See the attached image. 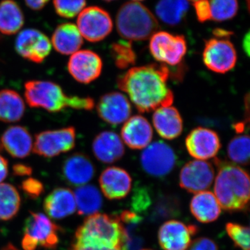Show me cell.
Here are the masks:
<instances>
[{
    "mask_svg": "<svg viewBox=\"0 0 250 250\" xmlns=\"http://www.w3.org/2000/svg\"><path fill=\"white\" fill-rule=\"evenodd\" d=\"M187 250H219L213 240L206 237L197 238L192 241Z\"/></svg>",
    "mask_w": 250,
    "mask_h": 250,
    "instance_id": "41",
    "label": "cell"
},
{
    "mask_svg": "<svg viewBox=\"0 0 250 250\" xmlns=\"http://www.w3.org/2000/svg\"><path fill=\"white\" fill-rule=\"evenodd\" d=\"M188 152L196 160L215 157L221 147L220 137L213 130L205 127L192 129L186 138Z\"/></svg>",
    "mask_w": 250,
    "mask_h": 250,
    "instance_id": "16",
    "label": "cell"
},
{
    "mask_svg": "<svg viewBox=\"0 0 250 250\" xmlns=\"http://www.w3.org/2000/svg\"><path fill=\"white\" fill-rule=\"evenodd\" d=\"M103 62L98 54L89 50H79L72 54L68 62L67 70L77 82L88 84L101 75Z\"/></svg>",
    "mask_w": 250,
    "mask_h": 250,
    "instance_id": "14",
    "label": "cell"
},
{
    "mask_svg": "<svg viewBox=\"0 0 250 250\" xmlns=\"http://www.w3.org/2000/svg\"><path fill=\"white\" fill-rule=\"evenodd\" d=\"M189 7L188 0H159L156 6V14L163 22L175 26L183 21Z\"/></svg>",
    "mask_w": 250,
    "mask_h": 250,
    "instance_id": "31",
    "label": "cell"
},
{
    "mask_svg": "<svg viewBox=\"0 0 250 250\" xmlns=\"http://www.w3.org/2000/svg\"><path fill=\"white\" fill-rule=\"evenodd\" d=\"M49 0H24L28 7L34 11H39L42 9Z\"/></svg>",
    "mask_w": 250,
    "mask_h": 250,
    "instance_id": "44",
    "label": "cell"
},
{
    "mask_svg": "<svg viewBox=\"0 0 250 250\" xmlns=\"http://www.w3.org/2000/svg\"><path fill=\"white\" fill-rule=\"evenodd\" d=\"M62 173L67 183L82 187L93 178L95 166L88 156L83 153H75L64 161Z\"/></svg>",
    "mask_w": 250,
    "mask_h": 250,
    "instance_id": "19",
    "label": "cell"
},
{
    "mask_svg": "<svg viewBox=\"0 0 250 250\" xmlns=\"http://www.w3.org/2000/svg\"><path fill=\"white\" fill-rule=\"evenodd\" d=\"M188 1H192V2H195V1H198V0H188Z\"/></svg>",
    "mask_w": 250,
    "mask_h": 250,
    "instance_id": "50",
    "label": "cell"
},
{
    "mask_svg": "<svg viewBox=\"0 0 250 250\" xmlns=\"http://www.w3.org/2000/svg\"><path fill=\"white\" fill-rule=\"evenodd\" d=\"M24 98L31 108L58 113L67 108L90 111L95 106L90 97L68 96L62 87L49 81L30 80L24 83Z\"/></svg>",
    "mask_w": 250,
    "mask_h": 250,
    "instance_id": "4",
    "label": "cell"
},
{
    "mask_svg": "<svg viewBox=\"0 0 250 250\" xmlns=\"http://www.w3.org/2000/svg\"><path fill=\"white\" fill-rule=\"evenodd\" d=\"M210 9V20L223 22L232 19L238 11V0H208Z\"/></svg>",
    "mask_w": 250,
    "mask_h": 250,
    "instance_id": "36",
    "label": "cell"
},
{
    "mask_svg": "<svg viewBox=\"0 0 250 250\" xmlns=\"http://www.w3.org/2000/svg\"><path fill=\"white\" fill-rule=\"evenodd\" d=\"M113 27L110 15L98 6L82 10L77 18V28L81 35L91 42L103 41L111 34Z\"/></svg>",
    "mask_w": 250,
    "mask_h": 250,
    "instance_id": "9",
    "label": "cell"
},
{
    "mask_svg": "<svg viewBox=\"0 0 250 250\" xmlns=\"http://www.w3.org/2000/svg\"><path fill=\"white\" fill-rule=\"evenodd\" d=\"M192 215L202 223L214 222L221 213V207L214 194L210 191L196 193L190 204Z\"/></svg>",
    "mask_w": 250,
    "mask_h": 250,
    "instance_id": "26",
    "label": "cell"
},
{
    "mask_svg": "<svg viewBox=\"0 0 250 250\" xmlns=\"http://www.w3.org/2000/svg\"><path fill=\"white\" fill-rule=\"evenodd\" d=\"M111 52L118 68L126 69L136 63V54L129 41H119L112 44Z\"/></svg>",
    "mask_w": 250,
    "mask_h": 250,
    "instance_id": "35",
    "label": "cell"
},
{
    "mask_svg": "<svg viewBox=\"0 0 250 250\" xmlns=\"http://www.w3.org/2000/svg\"><path fill=\"white\" fill-rule=\"evenodd\" d=\"M153 125L161 138L173 140L182 134L183 120L178 110L172 106L156 109L152 116Z\"/></svg>",
    "mask_w": 250,
    "mask_h": 250,
    "instance_id": "24",
    "label": "cell"
},
{
    "mask_svg": "<svg viewBox=\"0 0 250 250\" xmlns=\"http://www.w3.org/2000/svg\"><path fill=\"white\" fill-rule=\"evenodd\" d=\"M70 250H126L119 217L97 213L77 228Z\"/></svg>",
    "mask_w": 250,
    "mask_h": 250,
    "instance_id": "2",
    "label": "cell"
},
{
    "mask_svg": "<svg viewBox=\"0 0 250 250\" xmlns=\"http://www.w3.org/2000/svg\"><path fill=\"white\" fill-rule=\"evenodd\" d=\"M194 7L199 22H205L210 21L211 16L208 0H198L194 2Z\"/></svg>",
    "mask_w": 250,
    "mask_h": 250,
    "instance_id": "40",
    "label": "cell"
},
{
    "mask_svg": "<svg viewBox=\"0 0 250 250\" xmlns=\"http://www.w3.org/2000/svg\"><path fill=\"white\" fill-rule=\"evenodd\" d=\"M15 47L17 53L22 58L41 63L50 54L52 43L49 38L41 31L27 29L18 34Z\"/></svg>",
    "mask_w": 250,
    "mask_h": 250,
    "instance_id": "12",
    "label": "cell"
},
{
    "mask_svg": "<svg viewBox=\"0 0 250 250\" xmlns=\"http://www.w3.org/2000/svg\"><path fill=\"white\" fill-rule=\"evenodd\" d=\"M213 166L206 161L193 160L184 165L179 174V186L191 193L206 191L213 184Z\"/></svg>",
    "mask_w": 250,
    "mask_h": 250,
    "instance_id": "13",
    "label": "cell"
},
{
    "mask_svg": "<svg viewBox=\"0 0 250 250\" xmlns=\"http://www.w3.org/2000/svg\"><path fill=\"white\" fill-rule=\"evenodd\" d=\"M104 1H115V0H104Z\"/></svg>",
    "mask_w": 250,
    "mask_h": 250,
    "instance_id": "51",
    "label": "cell"
},
{
    "mask_svg": "<svg viewBox=\"0 0 250 250\" xmlns=\"http://www.w3.org/2000/svg\"><path fill=\"white\" fill-rule=\"evenodd\" d=\"M99 182L104 195L110 200L124 199L129 195L132 185L129 174L116 166L105 169L100 175Z\"/></svg>",
    "mask_w": 250,
    "mask_h": 250,
    "instance_id": "18",
    "label": "cell"
},
{
    "mask_svg": "<svg viewBox=\"0 0 250 250\" xmlns=\"http://www.w3.org/2000/svg\"><path fill=\"white\" fill-rule=\"evenodd\" d=\"M250 137L248 135L235 136L228 144V157L234 164L247 165L250 161Z\"/></svg>",
    "mask_w": 250,
    "mask_h": 250,
    "instance_id": "34",
    "label": "cell"
},
{
    "mask_svg": "<svg viewBox=\"0 0 250 250\" xmlns=\"http://www.w3.org/2000/svg\"><path fill=\"white\" fill-rule=\"evenodd\" d=\"M74 194L80 215L89 216L95 214L103 207V197L95 186L86 184L82 186L77 188Z\"/></svg>",
    "mask_w": 250,
    "mask_h": 250,
    "instance_id": "30",
    "label": "cell"
},
{
    "mask_svg": "<svg viewBox=\"0 0 250 250\" xmlns=\"http://www.w3.org/2000/svg\"><path fill=\"white\" fill-rule=\"evenodd\" d=\"M32 167L24 164H15L13 166V172L15 175L24 177V176H29L32 174Z\"/></svg>",
    "mask_w": 250,
    "mask_h": 250,
    "instance_id": "42",
    "label": "cell"
},
{
    "mask_svg": "<svg viewBox=\"0 0 250 250\" xmlns=\"http://www.w3.org/2000/svg\"><path fill=\"white\" fill-rule=\"evenodd\" d=\"M180 205L178 199L173 195H161L157 197L149 211L152 222H160L178 215Z\"/></svg>",
    "mask_w": 250,
    "mask_h": 250,
    "instance_id": "33",
    "label": "cell"
},
{
    "mask_svg": "<svg viewBox=\"0 0 250 250\" xmlns=\"http://www.w3.org/2000/svg\"><path fill=\"white\" fill-rule=\"evenodd\" d=\"M225 229L235 246L243 250H250V229L248 227L229 223Z\"/></svg>",
    "mask_w": 250,
    "mask_h": 250,
    "instance_id": "38",
    "label": "cell"
},
{
    "mask_svg": "<svg viewBox=\"0 0 250 250\" xmlns=\"http://www.w3.org/2000/svg\"><path fill=\"white\" fill-rule=\"evenodd\" d=\"M0 139L3 148L14 158L24 159L33 150L32 136L24 126H10L5 130Z\"/></svg>",
    "mask_w": 250,
    "mask_h": 250,
    "instance_id": "23",
    "label": "cell"
},
{
    "mask_svg": "<svg viewBox=\"0 0 250 250\" xmlns=\"http://www.w3.org/2000/svg\"><path fill=\"white\" fill-rule=\"evenodd\" d=\"M243 45H244V49L246 51L247 53H248V55H249V49H250V34L248 33L247 35L245 36L244 39V42H243Z\"/></svg>",
    "mask_w": 250,
    "mask_h": 250,
    "instance_id": "46",
    "label": "cell"
},
{
    "mask_svg": "<svg viewBox=\"0 0 250 250\" xmlns=\"http://www.w3.org/2000/svg\"></svg>",
    "mask_w": 250,
    "mask_h": 250,
    "instance_id": "53",
    "label": "cell"
},
{
    "mask_svg": "<svg viewBox=\"0 0 250 250\" xmlns=\"http://www.w3.org/2000/svg\"><path fill=\"white\" fill-rule=\"evenodd\" d=\"M119 218L124 230L126 250H141L144 244L141 233L143 218L130 210L122 212Z\"/></svg>",
    "mask_w": 250,
    "mask_h": 250,
    "instance_id": "29",
    "label": "cell"
},
{
    "mask_svg": "<svg viewBox=\"0 0 250 250\" xmlns=\"http://www.w3.org/2000/svg\"><path fill=\"white\" fill-rule=\"evenodd\" d=\"M21 199L17 189L8 183L0 184V220L15 218L21 208Z\"/></svg>",
    "mask_w": 250,
    "mask_h": 250,
    "instance_id": "32",
    "label": "cell"
},
{
    "mask_svg": "<svg viewBox=\"0 0 250 250\" xmlns=\"http://www.w3.org/2000/svg\"><path fill=\"white\" fill-rule=\"evenodd\" d=\"M213 34H214L215 37L220 38V39H227L229 36L231 35L232 33L229 32L228 31L224 30L221 29H216L213 31Z\"/></svg>",
    "mask_w": 250,
    "mask_h": 250,
    "instance_id": "45",
    "label": "cell"
},
{
    "mask_svg": "<svg viewBox=\"0 0 250 250\" xmlns=\"http://www.w3.org/2000/svg\"><path fill=\"white\" fill-rule=\"evenodd\" d=\"M96 108L100 118L113 125L125 123L131 113L129 100L118 92H111L103 95L97 104Z\"/></svg>",
    "mask_w": 250,
    "mask_h": 250,
    "instance_id": "17",
    "label": "cell"
},
{
    "mask_svg": "<svg viewBox=\"0 0 250 250\" xmlns=\"http://www.w3.org/2000/svg\"><path fill=\"white\" fill-rule=\"evenodd\" d=\"M0 39H1V36H0Z\"/></svg>",
    "mask_w": 250,
    "mask_h": 250,
    "instance_id": "54",
    "label": "cell"
},
{
    "mask_svg": "<svg viewBox=\"0 0 250 250\" xmlns=\"http://www.w3.org/2000/svg\"><path fill=\"white\" fill-rule=\"evenodd\" d=\"M3 149H4V148H3L2 144H1V139H0V152H3Z\"/></svg>",
    "mask_w": 250,
    "mask_h": 250,
    "instance_id": "48",
    "label": "cell"
},
{
    "mask_svg": "<svg viewBox=\"0 0 250 250\" xmlns=\"http://www.w3.org/2000/svg\"><path fill=\"white\" fill-rule=\"evenodd\" d=\"M44 210L50 218L60 220L73 214L77 210L75 194L67 188H57L44 201Z\"/></svg>",
    "mask_w": 250,
    "mask_h": 250,
    "instance_id": "22",
    "label": "cell"
},
{
    "mask_svg": "<svg viewBox=\"0 0 250 250\" xmlns=\"http://www.w3.org/2000/svg\"><path fill=\"white\" fill-rule=\"evenodd\" d=\"M214 195L224 210H246L249 207L250 177L248 172L236 164L217 159Z\"/></svg>",
    "mask_w": 250,
    "mask_h": 250,
    "instance_id": "3",
    "label": "cell"
},
{
    "mask_svg": "<svg viewBox=\"0 0 250 250\" xmlns=\"http://www.w3.org/2000/svg\"><path fill=\"white\" fill-rule=\"evenodd\" d=\"M118 34L128 41L147 40L157 32L159 22L154 15L139 1L122 5L116 15Z\"/></svg>",
    "mask_w": 250,
    "mask_h": 250,
    "instance_id": "5",
    "label": "cell"
},
{
    "mask_svg": "<svg viewBox=\"0 0 250 250\" xmlns=\"http://www.w3.org/2000/svg\"><path fill=\"white\" fill-rule=\"evenodd\" d=\"M76 144V130L73 126L47 130L36 135L33 151L37 155L52 158L70 152Z\"/></svg>",
    "mask_w": 250,
    "mask_h": 250,
    "instance_id": "7",
    "label": "cell"
},
{
    "mask_svg": "<svg viewBox=\"0 0 250 250\" xmlns=\"http://www.w3.org/2000/svg\"><path fill=\"white\" fill-rule=\"evenodd\" d=\"M197 231L198 228L195 225H186L178 220H169L159 229V245L164 250H187Z\"/></svg>",
    "mask_w": 250,
    "mask_h": 250,
    "instance_id": "15",
    "label": "cell"
},
{
    "mask_svg": "<svg viewBox=\"0 0 250 250\" xmlns=\"http://www.w3.org/2000/svg\"><path fill=\"white\" fill-rule=\"evenodd\" d=\"M24 23V14L16 1L3 0L0 2V32L1 34L14 35L21 30Z\"/></svg>",
    "mask_w": 250,
    "mask_h": 250,
    "instance_id": "28",
    "label": "cell"
},
{
    "mask_svg": "<svg viewBox=\"0 0 250 250\" xmlns=\"http://www.w3.org/2000/svg\"><path fill=\"white\" fill-rule=\"evenodd\" d=\"M21 188L31 199L38 198L44 192V186L42 182L31 177L23 181Z\"/></svg>",
    "mask_w": 250,
    "mask_h": 250,
    "instance_id": "39",
    "label": "cell"
},
{
    "mask_svg": "<svg viewBox=\"0 0 250 250\" xmlns=\"http://www.w3.org/2000/svg\"><path fill=\"white\" fill-rule=\"evenodd\" d=\"M94 155L104 164H113L124 156V143L116 133L104 131L97 135L92 143Z\"/></svg>",
    "mask_w": 250,
    "mask_h": 250,
    "instance_id": "21",
    "label": "cell"
},
{
    "mask_svg": "<svg viewBox=\"0 0 250 250\" xmlns=\"http://www.w3.org/2000/svg\"><path fill=\"white\" fill-rule=\"evenodd\" d=\"M173 149L162 141L150 143L141 153V164L146 173L154 177H165L175 166Z\"/></svg>",
    "mask_w": 250,
    "mask_h": 250,
    "instance_id": "11",
    "label": "cell"
},
{
    "mask_svg": "<svg viewBox=\"0 0 250 250\" xmlns=\"http://www.w3.org/2000/svg\"><path fill=\"white\" fill-rule=\"evenodd\" d=\"M170 74L164 64L131 67L118 77L117 84L127 94L135 107L141 113H148L172 106L174 95L167 83Z\"/></svg>",
    "mask_w": 250,
    "mask_h": 250,
    "instance_id": "1",
    "label": "cell"
},
{
    "mask_svg": "<svg viewBox=\"0 0 250 250\" xmlns=\"http://www.w3.org/2000/svg\"><path fill=\"white\" fill-rule=\"evenodd\" d=\"M149 51L157 62L164 65H179L187 52V43L182 35L158 31L151 36Z\"/></svg>",
    "mask_w": 250,
    "mask_h": 250,
    "instance_id": "8",
    "label": "cell"
},
{
    "mask_svg": "<svg viewBox=\"0 0 250 250\" xmlns=\"http://www.w3.org/2000/svg\"><path fill=\"white\" fill-rule=\"evenodd\" d=\"M25 113V104L18 92L0 90V121L6 123L21 121Z\"/></svg>",
    "mask_w": 250,
    "mask_h": 250,
    "instance_id": "27",
    "label": "cell"
},
{
    "mask_svg": "<svg viewBox=\"0 0 250 250\" xmlns=\"http://www.w3.org/2000/svg\"><path fill=\"white\" fill-rule=\"evenodd\" d=\"M54 9L59 16L73 18L82 12L86 4L85 0H53Z\"/></svg>",
    "mask_w": 250,
    "mask_h": 250,
    "instance_id": "37",
    "label": "cell"
},
{
    "mask_svg": "<svg viewBox=\"0 0 250 250\" xmlns=\"http://www.w3.org/2000/svg\"><path fill=\"white\" fill-rule=\"evenodd\" d=\"M1 250H18L16 247H15L14 245L12 244H7L6 246H5L4 248L1 249Z\"/></svg>",
    "mask_w": 250,
    "mask_h": 250,
    "instance_id": "47",
    "label": "cell"
},
{
    "mask_svg": "<svg viewBox=\"0 0 250 250\" xmlns=\"http://www.w3.org/2000/svg\"><path fill=\"white\" fill-rule=\"evenodd\" d=\"M134 1H142V0H133Z\"/></svg>",
    "mask_w": 250,
    "mask_h": 250,
    "instance_id": "52",
    "label": "cell"
},
{
    "mask_svg": "<svg viewBox=\"0 0 250 250\" xmlns=\"http://www.w3.org/2000/svg\"><path fill=\"white\" fill-rule=\"evenodd\" d=\"M121 137L131 149H145L152 141V126L146 118L136 115L125 122L121 129Z\"/></svg>",
    "mask_w": 250,
    "mask_h": 250,
    "instance_id": "20",
    "label": "cell"
},
{
    "mask_svg": "<svg viewBox=\"0 0 250 250\" xmlns=\"http://www.w3.org/2000/svg\"><path fill=\"white\" fill-rule=\"evenodd\" d=\"M52 45L59 53L70 55L83 45V38L78 28L72 23H63L56 28L52 37Z\"/></svg>",
    "mask_w": 250,
    "mask_h": 250,
    "instance_id": "25",
    "label": "cell"
},
{
    "mask_svg": "<svg viewBox=\"0 0 250 250\" xmlns=\"http://www.w3.org/2000/svg\"><path fill=\"white\" fill-rule=\"evenodd\" d=\"M9 174V162L4 156L0 155V184L7 177Z\"/></svg>",
    "mask_w": 250,
    "mask_h": 250,
    "instance_id": "43",
    "label": "cell"
},
{
    "mask_svg": "<svg viewBox=\"0 0 250 250\" xmlns=\"http://www.w3.org/2000/svg\"><path fill=\"white\" fill-rule=\"evenodd\" d=\"M60 227L42 213L31 211L24 224L22 248L24 250H36L38 246L54 250L59 242Z\"/></svg>",
    "mask_w": 250,
    "mask_h": 250,
    "instance_id": "6",
    "label": "cell"
},
{
    "mask_svg": "<svg viewBox=\"0 0 250 250\" xmlns=\"http://www.w3.org/2000/svg\"><path fill=\"white\" fill-rule=\"evenodd\" d=\"M202 57L207 68L220 74L232 70L237 62L236 49L228 39L215 37L206 41Z\"/></svg>",
    "mask_w": 250,
    "mask_h": 250,
    "instance_id": "10",
    "label": "cell"
},
{
    "mask_svg": "<svg viewBox=\"0 0 250 250\" xmlns=\"http://www.w3.org/2000/svg\"><path fill=\"white\" fill-rule=\"evenodd\" d=\"M247 5H248V10H250V0H246Z\"/></svg>",
    "mask_w": 250,
    "mask_h": 250,
    "instance_id": "49",
    "label": "cell"
}]
</instances>
